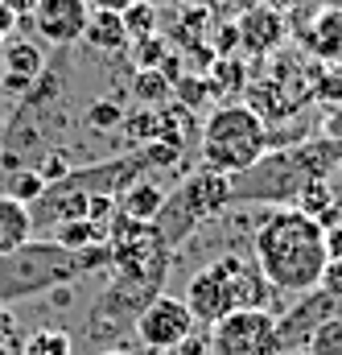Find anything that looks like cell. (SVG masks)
I'll return each mask as SVG.
<instances>
[{
    "mask_svg": "<svg viewBox=\"0 0 342 355\" xmlns=\"http://www.w3.org/2000/svg\"><path fill=\"white\" fill-rule=\"evenodd\" d=\"M252 261L272 293H289V297L309 293L322 281V268L330 261L326 232L314 215H305L297 207H276L256 227Z\"/></svg>",
    "mask_w": 342,
    "mask_h": 355,
    "instance_id": "obj_1",
    "label": "cell"
},
{
    "mask_svg": "<svg viewBox=\"0 0 342 355\" xmlns=\"http://www.w3.org/2000/svg\"><path fill=\"white\" fill-rule=\"evenodd\" d=\"M342 166V141L334 137H314L276 153H264L256 166L231 178V207L240 202H280L293 207L301 190L314 182H326Z\"/></svg>",
    "mask_w": 342,
    "mask_h": 355,
    "instance_id": "obj_2",
    "label": "cell"
},
{
    "mask_svg": "<svg viewBox=\"0 0 342 355\" xmlns=\"http://www.w3.org/2000/svg\"><path fill=\"white\" fill-rule=\"evenodd\" d=\"M107 265H111V248L107 244L75 252V248H62L58 240H37L33 236L17 252L0 257V306L33 297V293H46V289H58V285H75L79 277L99 272Z\"/></svg>",
    "mask_w": 342,
    "mask_h": 355,
    "instance_id": "obj_3",
    "label": "cell"
},
{
    "mask_svg": "<svg viewBox=\"0 0 342 355\" xmlns=\"http://www.w3.org/2000/svg\"><path fill=\"white\" fill-rule=\"evenodd\" d=\"M272 297L276 293L260 277L256 261H248L244 252H223V257L206 261L198 272H190L181 302L194 314V322L215 327L219 318H227L235 310H268Z\"/></svg>",
    "mask_w": 342,
    "mask_h": 355,
    "instance_id": "obj_4",
    "label": "cell"
},
{
    "mask_svg": "<svg viewBox=\"0 0 342 355\" xmlns=\"http://www.w3.org/2000/svg\"><path fill=\"white\" fill-rule=\"evenodd\" d=\"M223 207H231V178L202 166V170L181 178L177 190L165 194V202H161V211L149 227H153V236L165 252H177L202 223L219 219Z\"/></svg>",
    "mask_w": 342,
    "mask_h": 355,
    "instance_id": "obj_5",
    "label": "cell"
},
{
    "mask_svg": "<svg viewBox=\"0 0 342 355\" xmlns=\"http://www.w3.org/2000/svg\"><path fill=\"white\" fill-rule=\"evenodd\" d=\"M268 153V128L256 107L248 103H223L202 124V166L215 174H244Z\"/></svg>",
    "mask_w": 342,
    "mask_h": 355,
    "instance_id": "obj_6",
    "label": "cell"
},
{
    "mask_svg": "<svg viewBox=\"0 0 342 355\" xmlns=\"http://www.w3.org/2000/svg\"><path fill=\"white\" fill-rule=\"evenodd\" d=\"M206 355H280L272 310H235L206 327Z\"/></svg>",
    "mask_w": 342,
    "mask_h": 355,
    "instance_id": "obj_7",
    "label": "cell"
},
{
    "mask_svg": "<svg viewBox=\"0 0 342 355\" xmlns=\"http://www.w3.org/2000/svg\"><path fill=\"white\" fill-rule=\"evenodd\" d=\"M194 314L186 310L181 297H170V293H157L136 318H132V335L145 352H177L190 335H194Z\"/></svg>",
    "mask_w": 342,
    "mask_h": 355,
    "instance_id": "obj_8",
    "label": "cell"
},
{
    "mask_svg": "<svg viewBox=\"0 0 342 355\" xmlns=\"http://www.w3.org/2000/svg\"><path fill=\"white\" fill-rule=\"evenodd\" d=\"M342 314V302L339 297H330L326 289H309V293H297V302L285 310V314H276V335H280V355L285 352H305V343H309V335L322 327V322H330V318H339Z\"/></svg>",
    "mask_w": 342,
    "mask_h": 355,
    "instance_id": "obj_9",
    "label": "cell"
},
{
    "mask_svg": "<svg viewBox=\"0 0 342 355\" xmlns=\"http://www.w3.org/2000/svg\"><path fill=\"white\" fill-rule=\"evenodd\" d=\"M29 21H33L42 42L75 46V42H83V29L91 21V0H37Z\"/></svg>",
    "mask_w": 342,
    "mask_h": 355,
    "instance_id": "obj_10",
    "label": "cell"
},
{
    "mask_svg": "<svg viewBox=\"0 0 342 355\" xmlns=\"http://www.w3.org/2000/svg\"><path fill=\"white\" fill-rule=\"evenodd\" d=\"M280 42H285V12H276L272 4H256V8L235 17V46H240V54L264 58Z\"/></svg>",
    "mask_w": 342,
    "mask_h": 355,
    "instance_id": "obj_11",
    "label": "cell"
},
{
    "mask_svg": "<svg viewBox=\"0 0 342 355\" xmlns=\"http://www.w3.org/2000/svg\"><path fill=\"white\" fill-rule=\"evenodd\" d=\"M46 71V54L37 42H4V87L8 91H25L29 83H37Z\"/></svg>",
    "mask_w": 342,
    "mask_h": 355,
    "instance_id": "obj_12",
    "label": "cell"
},
{
    "mask_svg": "<svg viewBox=\"0 0 342 355\" xmlns=\"http://www.w3.org/2000/svg\"><path fill=\"white\" fill-rule=\"evenodd\" d=\"M161 202H165V190L157 182H149V178H141V182H132V186H124L116 194V211L124 219H136V223H153Z\"/></svg>",
    "mask_w": 342,
    "mask_h": 355,
    "instance_id": "obj_13",
    "label": "cell"
},
{
    "mask_svg": "<svg viewBox=\"0 0 342 355\" xmlns=\"http://www.w3.org/2000/svg\"><path fill=\"white\" fill-rule=\"evenodd\" d=\"M83 42L99 54H128V29L120 21V12L107 8H91V21L83 29Z\"/></svg>",
    "mask_w": 342,
    "mask_h": 355,
    "instance_id": "obj_14",
    "label": "cell"
},
{
    "mask_svg": "<svg viewBox=\"0 0 342 355\" xmlns=\"http://www.w3.org/2000/svg\"><path fill=\"white\" fill-rule=\"evenodd\" d=\"M29 240H33V215H29V207L0 194V257L17 252Z\"/></svg>",
    "mask_w": 342,
    "mask_h": 355,
    "instance_id": "obj_15",
    "label": "cell"
},
{
    "mask_svg": "<svg viewBox=\"0 0 342 355\" xmlns=\"http://www.w3.org/2000/svg\"><path fill=\"white\" fill-rule=\"evenodd\" d=\"M42 190H46V178L37 174V170H29V166H17V170H4L0 174V194L4 198H17L25 207H33L42 198Z\"/></svg>",
    "mask_w": 342,
    "mask_h": 355,
    "instance_id": "obj_16",
    "label": "cell"
},
{
    "mask_svg": "<svg viewBox=\"0 0 342 355\" xmlns=\"http://www.w3.org/2000/svg\"><path fill=\"white\" fill-rule=\"evenodd\" d=\"M50 240H58L62 248L83 252V248H99V244H107V227H103V223H91V219H75V223H62Z\"/></svg>",
    "mask_w": 342,
    "mask_h": 355,
    "instance_id": "obj_17",
    "label": "cell"
},
{
    "mask_svg": "<svg viewBox=\"0 0 342 355\" xmlns=\"http://www.w3.org/2000/svg\"><path fill=\"white\" fill-rule=\"evenodd\" d=\"M120 21H124V29H128V46L132 42H145V37H157V8L149 4V0H136V4H128L124 12H120Z\"/></svg>",
    "mask_w": 342,
    "mask_h": 355,
    "instance_id": "obj_18",
    "label": "cell"
},
{
    "mask_svg": "<svg viewBox=\"0 0 342 355\" xmlns=\"http://www.w3.org/2000/svg\"><path fill=\"white\" fill-rule=\"evenodd\" d=\"M305 355H342V314L330 318V322H322V327L309 335Z\"/></svg>",
    "mask_w": 342,
    "mask_h": 355,
    "instance_id": "obj_19",
    "label": "cell"
},
{
    "mask_svg": "<svg viewBox=\"0 0 342 355\" xmlns=\"http://www.w3.org/2000/svg\"><path fill=\"white\" fill-rule=\"evenodd\" d=\"M170 79L161 75V71H136V79H132V91H136V99L141 103H161V99H170Z\"/></svg>",
    "mask_w": 342,
    "mask_h": 355,
    "instance_id": "obj_20",
    "label": "cell"
},
{
    "mask_svg": "<svg viewBox=\"0 0 342 355\" xmlns=\"http://www.w3.org/2000/svg\"><path fill=\"white\" fill-rule=\"evenodd\" d=\"M128 50H132L136 71H157V67L165 62V54H170V46L161 42V33H157V37H145V42H132Z\"/></svg>",
    "mask_w": 342,
    "mask_h": 355,
    "instance_id": "obj_21",
    "label": "cell"
},
{
    "mask_svg": "<svg viewBox=\"0 0 342 355\" xmlns=\"http://www.w3.org/2000/svg\"><path fill=\"white\" fill-rule=\"evenodd\" d=\"M25 355H71V335H62V331H37L25 343Z\"/></svg>",
    "mask_w": 342,
    "mask_h": 355,
    "instance_id": "obj_22",
    "label": "cell"
},
{
    "mask_svg": "<svg viewBox=\"0 0 342 355\" xmlns=\"http://www.w3.org/2000/svg\"><path fill=\"white\" fill-rule=\"evenodd\" d=\"M318 223H322V232H326V252H330V261H342V207L334 202Z\"/></svg>",
    "mask_w": 342,
    "mask_h": 355,
    "instance_id": "obj_23",
    "label": "cell"
},
{
    "mask_svg": "<svg viewBox=\"0 0 342 355\" xmlns=\"http://www.w3.org/2000/svg\"><path fill=\"white\" fill-rule=\"evenodd\" d=\"M120 120H124L120 103L99 99V103H91V107H87V124H91V128H120Z\"/></svg>",
    "mask_w": 342,
    "mask_h": 355,
    "instance_id": "obj_24",
    "label": "cell"
},
{
    "mask_svg": "<svg viewBox=\"0 0 342 355\" xmlns=\"http://www.w3.org/2000/svg\"><path fill=\"white\" fill-rule=\"evenodd\" d=\"M318 289H326L330 297H339V302H342V261H326V268H322V281H318Z\"/></svg>",
    "mask_w": 342,
    "mask_h": 355,
    "instance_id": "obj_25",
    "label": "cell"
},
{
    "mask_svg": "<svg viewBox=\"0 0 342 355\" xmlns=\"http://www.w3.org/2000/svg\"><path fill=\"white\" fill-rule=\"evenodd\" d=\"M173 87H177V95H181L190 107H198L202 95H206V83H202V79H173Z\"/></svg>",
    "mask_w": 342,
    "mask_h": 355,
    "instance_id": "obj_26",
    "label": "cell"
},
{
    "mask_svg": "<svg viewBox=\"0 0 342 355\" xmlns=\"http://www.w3.org/2000/svg\"><path fill=\"white\" fill-rule=\"evenodd\" d=\"M0 4H4V8L17 17V21H29V12L37 8V0H0Z\"/></svg>",
    "mask_w": 342,
    "mask_h": 355,
    "instance_id": "obj_27",
    "label": "cell"
},
{
    "mask_svg": "<svg viewBox=\"0 0 342 355\" xmlns=\"http://www.w3.org/2000/svg\"><path fill=\"white\" fill-rule=\"evenodd\" d=\"M12 29H17V17H12V12H8L4 4H0V46H4L8 37H12Z\"/></svg>",
    "mask_w": 342,
    "mask_h": 355,
    "instance_id": "obj_28",
    "label": "cell"
},
{
    "mask_svg": "<svg viewBox=\"0 0 342 355\" xmlns=\"http://www.w3.org/2000/svg\"><path fill=\"white\" fill-rule=\"evenodd\" d=\"M128 4H136V0H91V8H107V12H124Z\"/></svg>",
    "mask_w": 342,
    "mask_h": 355,
    "instance_id": "obj_29",
    "label": "cell"
},
{
    "mask_svg": "<svg viewBox=\"0 0 342 355\" xmlns=\"http://www.w3.org/2000/svg\"><path fill=\"white\" fill-rule=\"evenodd\" d=\"M219 4H223V8H231V12L240 17V12H248V8H256V4H264V0H219Z\"/></svg>",
    "mask_w": 342,
    "mask_h": 355,
    "instance_id": "obj_30",
    "label": "cell"
},
{
    "mask_svg": "<svg viewBox=\"0 0 342 355\" xmlns=\"http://www.w3.org/2000/svg\"><path fill=\"white\" fill-rule=\"evenodd\" d=\"M149 4H153V8H161V4H194V8H198V4H210V0H149Z\"/></svg>",
    "mask_w": 342,
    "mask_h": 355,
    "instance_id": "obj_31",
    "label": "cell"
},
{
    "mask_svg": "<svg viewBox=\"0 0 342 355\" xmlns=\"http://www.w3.org/2000/svg\"><path fill=\"white\" fill-rule=\"evenodd\" d=\"M289 4H293V0H272V8H276V12H280V8H289Z\"/></svg>",
    "mask_w": 342,
    "mask_h": 355,
    "instance_id": "obj_32",
    "label": "cell"
},
{
    "mask_svg": "<svg viewBox=\"0 0 342 355\" xmlns=\"http://www.w3.org/2000/svg\"><path fill=\"white\" fill-rule=\"evenodd\" d=\"M0 75H4V46H0Z\"/></svg>",
    "mask_w": 342,
    "mask_h": 355,
    "instance_id": "obj_33",
    "label": "cell"
},
{
    "mask_svg": "<svg viewBox=\"0 0 342 355\" xmlns=\"http://www.w3.org/2000/svg\"><path fill=\"white\" fill-rule=\"evenodd\" d=\"M0 174H4V157H0Z\"/></svg>",
    "mask_w": 342,
    "mask_h": 355,
    "instance_id": "obj_34",
    "label": "cell"
}]
</instances>
